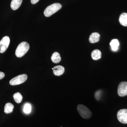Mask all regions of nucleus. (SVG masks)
<instances>
[{"label":"nucleus","mask_w":127,"mask_h":127,"mask_svg":"<svg viewBox=\"0 0 127 127\" xmlns=\"http://www.w3.org/2000/svg\"><path fill=\"white\" fill-rule=\"evenodd\" d=\"M39 1V0H31V2L32 4H35L37 3Z\"/></svg>","instance_id":"6ab92c4d"},{"label":"nucleus","mask_w":127,"mask_h":127,"mask_svg":"<svg viewBox=\"0 0 127 127\" xmlns=\"http://www.w3.org/2000/svg\"><path fill=\"white\" fill-rule=\"evenodd\" d=\"M30 48V45L26 42H21L16 49L15 55L17 57H23L27 53Z\"/></svg>","instance_id":"f257e3e1"},{"label":"nucleus","mask_w":127,"mask_h":127,"mask_svg":"<svg viewBox=\"0 0 127 127\" xmlns=\"http://www.w3.org/2000/svg\"><path fill=\"white\" fill-rule=\"evenodd\" d=\"M32 106L29 103H26L23 108V111L26 114H29L31 112Z\"/></svg>","instance_id":"f3484780"},{"label":"nucleus","mask_w":127,"mask_h":127,"mask_svg":"<svg viewBox=\"0 0 127 127\" xmlns=\"http://www.w3.org/2000/svg\"><path fill=\"white\" fill-rule=\"evenodd\" d=\"M77 110L80 116L83 118L87 119L91 118L92 116V113L91 111L83 104H79L77 106Z\"/></svg>","instance_id":"7ed1b4c3"},{"label":"nucleus","mask_w":127,"mask_h":127,"mask_svg":"<svg viewBox=\"0 0 127 127\" xmlns=\"http://www.w3.org/2000/svg\"><path fill=\"white\" fill-rule=\"evenodd\" d=\"M100 35L97 32H94L90 35L89 41L91 43H94L97 42L100 39Z\"/></svg>","instance_id":"1a4fd4ad"},{"label":"nucleus","mask_w":127,"mask_h":127,"mask_svg":"<svg viewBox=\"0 0 127 127\" xmlns=\"http://www.w3.org/2000/svg\"><path fill=\"white\" fill-rule=\"evenodd\" d=\"M110 45L112 50L114 51H116L118 49L119 46V42L117 39H113L110 42Z\"/></svg>","instance_id":"f8f14e48"},{"label":"nucleus","mask_w":127,"mask_h":127,"mask_svg":"<svg viewBox=\"0 0 127 127\" xmlns=\"http://www.w3.org/2000/svg\"><path fill=\"white\" fill-rule=\"evenodd\" d=\"M27 77V75L26 74L19 75L12 79L10 81L9 83L12 86H15L22 84L26 81Z\"/></svg>","instance_id":"20e7f679"},{"label":"nucleus","mask_w":127,"mask_h":127,"mask_svg":"<svg viewBox=\"0 0 127 127\" xmlns=\"http://www.w3.org/2000/svg\"><path fill=\"white\" fill-rule=\"evenodd\" d=\"M10 42V39L9 36L4 37L0 41V53L4 52L9 46Z\"/></svg>","instance_id":"39448f33"},{"label":"nucleus","mask_w":127,"mask_h":127,"mask_svg":"<svg viewBox=\"0 0 127 127\" xmlns=\"http://www.w3.org/2000/svg\"><path fill=\"white\" fill-rule=\"evenodd\" d=\"M23 0H12L11 7L12 10H15L20 6Z\"/></svg>","instance_id":"9d476101"},{"label":"nucleus","mask_w":127,"mask_h":127,"mask_svg":"<svg viewBox=\"0 0 127 127\" xmlns=\"http://www.w3.org/2000/svg\"><path fill=\"white\" fill-rule=\"evenodd\" d=\"M62 5L59 3H55L48 6L45 9L44 14L46 17H49L55 14L61 8Z\"/></svg>","instance_id":"f03ea898"},{"label":"nucleus","mask_w":127,"mask_h":127,"mask_svg":"<svg viewBox=\"0 0 127 127\" xmlns=\"http://www.w3.org/2000/svg\"><path fill=\"white\" fill-rule=\"evenodd\" d=\"M118 119L120 123L127 124V109H122L119 110L117 114Z\"/></svg>","instance_id":"423d86ee"},{"label":"nucleus","mask_w":127,"mask_h":127,"mask_svg":"<svg viewBox=\"0 0 127 127\" xmlns=\"http://www.w3.org/2000/svg\"><path fill=\"white\" fill-rule=\"evenodd\" d=\"M52 70H53V69H54V68H52Z\"/></svg>","instance_id":"aec40b11"},{"label":"nucleus","mask_w":127,"mask_h":127,"mask_svg":"<svg viewBox=\"0 0 127 127\" xmlns=\"http://www.w3.org/2000/svg\"><path fill=\"white\" fill-rule=\"evenodd\" d=\"M5 77V74L4 73L0 71V80L2 79Z\"/></svg>","instance_id":"a211bd4d"},{"label":"nucleus","mask_w":127,"mask_h":127,"mask_svg":"<svg viewBox=\"0 0 127 127\" xmlns=\"http://www.w3.org/2000/svg\"><path fill=\"white\" fill-rule=\"evenodd\" d=\"M13 98L15 101L17 103H21L22 101L23 97L20 93L17 92L14 94L13 95Z\"/></svg>","instance_id":"dca6fc26"},{"label":"nucleus","mask_w":127,"mask_h":127,"mask_svg":"<svg viewBox=\"0 0 127 127\" xmlns=\"http://www.w3.org/2000/svg\"><path fill=\"white\" fill-rule=\"evenodd\" d=\"M119 21L121 25L124 26H127V13H122L119 17Z\"/></svg>","instance_id":"9b49d317"},{"label":"nucleus","mask_w":127,"mask_h":127,"mask_svg":"<svg viewBox=\"0 0 127 127\" xmlns=\"http://www.w3.org/2000/svg\"><path fill=\"white\" fill-rule=\"evenodd\" d=\"M91 56L94 60H97L101 58V53L100 50H95L93 51L91 53Z\"/></svg>","instance_id":"ddd939ff"},{"label":"nucleus","mask_w":127,"mask_h":127,"mask_svg":"<svg viewBox=\"0 0 127 127\" xmlns=\"http://www.w3.org/2000/svg\"><path fill=\"white\" fill-rule=\"evenodd\" d=\"M53 70L54 75L57 76H60L63 75L65 71V68L61 65L55 66Z\"/></svg>","instance_id":"6e6552de"},{"label":"nucleus","mask_w":127,"mask_h":127,"mask_svg":"<svg viewBox=\"0 0 127 127\" xmlns=\"http://www.w3.org/2000/svg\"><path fill=\"white\" fill-rule=\"evenodd\" d=\"M52 61L55 63H58L61 62V58L59 53L57 52H54L52 54L51 58Z\"/></svg>","instance_id":"4468645a"},{"label":"nucleus","mask_w":127,"mask_h":127,"mask_svg":"<svg viewBox=\"0 0 127 127\" xmlns=\"http://www.w3.org/2000/svg\"></svg>","instance_id":"412c9836"},{"label":"nucleus","mask_w":127,"mask_h":127,"mask_svg":"<svg viewBox=\"0 0 127 127\" xmlns=\"http://www.w3.org/2000/svg\"><path fill=\"white\" fill-rule=\"evenodd\" d=\"M118 94L121 97L127 95V82H121L119 84Z\"/></svg>","instance_id":"0eeeda50"},{"label":"nucleus","mask_w":127,"mask_h":127,"mask_svg":"<svg viewBox=\"0 0 127 127\" xmlns=\"http://www.w3.org/2000/svg\"><path fill=\"white\" fill-rule=\"evenodd\" d=\"M14 108L13 104L11 103H7L5 105L4 112L6 114L11 113L13 111Z\"/></svg>","instance_id":"2eb2a0df"}]
</instances>
